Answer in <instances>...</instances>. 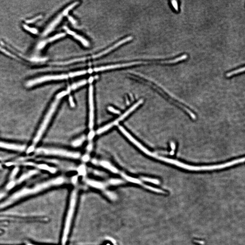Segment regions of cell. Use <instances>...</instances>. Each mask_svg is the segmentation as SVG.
Segmentation results:
<instances>
[{
	"mask_svg": "<svg viewBox=\"0 0 245 245\" xmlns=\"http://www.w3.org/2000/svg\"><path fill=\"white\" fill-rule=\"evenodd\" d=\"M64 182L65 179L63 177H58L54 179H52L45 182L39 184L31 188H23L12 195V196L7 199L6 201L1 203L0 208H5L8 206L11 205L15 202L23 197H25L29 195L36 194L52 186H58L62 184Z\"/></svg>",
	"mask_w": 245,
	"mask_h": 245,
	"instance_id": "cell-1",
	"label": "cell"
},
{
	"mask_svg": "<svg viewBox=\"0 0 245 245\" xmlns=\"http://www.w3.org/2000/svg\"><path fill=\"white\" fill-rule=\"evenodd\" d=\"M68 93V92L67 91H62L61 92L59 93L56 96V98L54 100L53 103H52V105H51L47 113L44 118V119H43V121H42V123L40 126V128H39V129L38 130L37 132V133L34 139L33 140L32 144L28 148L27 151V154L32 153L35 150V146L39 143V141L40 140L41 138L43 136L44 132H45V130H46L49 124L53 114H54L55 110H56V108H57L59 103V100L62 97L67 95Z\"/></svg>",
	"mask_w": 245,
	"mask_h": 245,
	"instance_id": "cell-2",
	"label": "cell"
},
{
	"mask_svg": "<svg viewBox=\"0 0 245 245\" xmlns=\"http://www.w3.org/2000/svg\"><path fill=\"white\" fill-rule=\"evenodd\" d=\"M77 196V190H74L72 192L71 195L69 208L67 217L65 222L64 232H63V236L62 238V245H65L68 239V236L69 230H70V226L71 224L72 220L74 215L75 208L76 206Z\"/></svg>",
	"mask_w": 245,
	"mask_h": 245,
	"instance_id": "cell-3",
	"label": "cell"
},
{
	"mask_svg": "<svg viewBox=\"0 0 245 245\" xmlns=\"http://www.w3.org/2000/svg\"><path fill=\"white\" fill-rule=\"evenodd\" d=\"M35 153L38 154L61 156L74 159L79 158L80 157V154L78 152L54 148H40L36 149Z\"/></svg>",
	"mask_w": 245,
	"mask_h": 245,
	"instance_id": "cell-4",
	"label": "cell"
},
{
	"mask_svg": "<svg viewBox=\"0 0 245 245\" xmlns=\"http://www.w3.org/2000/svg\"><path fill=\"white\" fill-rule=\"evenodd\" d=\"M143 102V99H140L139 101H138L136 103H135L134 105L131 107L128 110H127L126 112H124L123 114H122V115L119 117L118 119H117L115 120L114 121L111 122L109 124H107L106 126H104L103 127L101 128L100 129H99L97 131V134H101L104 133L106 132L108 130L112 128L113 126H116L117 124H118L119 122L122 121L126 117H127V116L129 115L130 113H131V112L134 111L135 109L137 108L138 107L141 105Z\"/></svg>",
	"mask_w": 245,
	"mask_h": 245,
	"instance_id": "cell-5",
	"label": "cell"
},
{
	"mask_svg": "<svg viewBox=\"0 0 245 245\" xmlns=\"http://www.w3.org/2000/svg\"><path fill=\"white\" fill-rule=\"evenodd\" d=\"M150 157L154 158L157 160L162 161L168 164H172L174 165H176L178 167L182 168L184 169H187L188 170L191 171H199L200 170V167L199 166H194L192 165H188L184 163H181L180 161L176 160H173L171 158H167L164 157L162 156H160L156 154L155 153H152L150 155Z\"/></svg>",
	"mask_w": 245,
	"mask_h": 245,
	"instance_id": "cell-6",
	"label": "cell"
},
{
	"mask_svg": "<svg viewBox=\"0 0 245 245\" xmlns=\"http://www.w3.org/2000/svg\"><path fill=\"white\" fill-rule=\"evenodd\" d=\"M78 4H79V2H74L71 5H69V7H67L66 9H65L64 11H63V12H61V14H59V15L56 17V18H55V19L53 21V22H52L51 23V24L49 25V27L47 28L46 30H45V31L44 32V35H47L49 33L51 32V31L54 29V28L55 27L59 22H60V21L61 20V19H62L63 17H64L65 15H67V14L68 13V12H69V11L71 10L72 9H73L74 7H75V6H76L77 5H78Z\"/></svg>",
	"mask_w": 245,
	"mask_h": 245,
	"instance_id": "cell-7",
	"label": "cell"
},
{
	"mask_svg": "<svg viewBox=\"0 0 245 245\" xmlns=\"http://www.w3.org/2000/svg\"><path fill=\"white\" fill-rule=\"evenodd\" d=\"M69 77V75H67L44 76V77L37 78V79H34V80H31V81L28 82L27 84V86L28 87H30V86L38 84V83H40L43 82L47 81H49V80L65 79L68 78Z\"/></svg>",
	"mask_w": 245,
	"mask_h": 245,
	"instance_id": "cell-8",
	"label": "cell"
},
{
	"mask_svg": "<svg viewBox=\"0 0 245 245\" xmlns=\"http://www.w3.org/2000/svg\"><path fill=\"white\" fill-rule=\"evenodd\" d=\"M89 127L90 129H92L94 125V118H95V113H94V104H93V87L90 85L89 88Z\"/></svg>",
	"mask_w": 245,
	"mask_h": 245,
	"instance_id": "cell-9",
	"label": "cell"
},
{
	"mask_svg": "<svg viewBox=\"0 0 245 245\" xmlns=\"http://www.w3.org/2000/svg\"><path fill=\"white\" fill-rule=\"evenodd\" d=\"M143 64V61L134 62H131V63L111 65H108V66H102V67L96 68L94 69L93 71L95 72L101 71H103V70L118 68H120V67L132 66V65H138V64Z\"/></svg>",
	"mask_w": 245,
	"mask_h": 245,
	"instance_id": "cell-10",
	"label": "cell"
},
{
	"mask_svg": "<svg viewBox=\"0 0 245 245\" xmlns=\"http://www.w3.org/2000/svg\"><path fill=\"white\" fill-rule=\"evenodd\" d=\"M0 148H5L7 150H11L23 151L25 150L26 146L25 145H21V144L0 142Z\"/></svg>",
	"mask_w": 245,
	"mask_h": 245,
	"instance_id": "cell-11",
	"label": "cell"
},
{
	"mask_svg": "<svg viewBox=\"0 0 245 245\" xmlns=\"http://www.w3.org/2000/svg\"><path fill=\"white\" fill-rule=\"evenodd\" d=\"M132 39V37L131 36H129V37L126 38L124 39L123 40L120 41L119 42H117L116 44H115V45L111 46V47L107 49H106L105 51H103V52H101L100 53H99V54H97L96 55H93V56L92 57V58H98V57L102 56V55H104L105 54H107V53L111 51L112 50H113L114 49L118 47V46H120V45H121L122 44H123L124 43L128 42L129 41H131Z\"/></svg>",
	"mask_w": 245,
	"mask_h": 245,
	"instance_id": "cell-12",
	"label": "cell"
},
{
	"mask_svg": "<svg viewBox=\"0 0 245 245\" xmlns=\"http://www.w3.org/2000/svg\"><path fill=\"white\" fill-rule=\"evenodd\" d=\"M64 28H65V30H66V32H67L68 34L70 35H72L74 38H75L77 40L81 42L83 44V45H85V46H88L89 45V44L88 43V41L85 39L84 38H83L82 36L78 35H77L76 33H75L74 31L69 30L66 27H65Z\"/></svg>",
	"mask_w": 245,
	"mask_h": 245,
	"instance_id": "cell-13",
	"label": "cell"
},
{
	"mask_svg": "<svg viewBox=\"0 0 245 245\" xmlns=\"http://www.w3.org/2000/svg\"><path fill=\"white\" fill-rule=\"evenodd\" d=\"M38 171L37 170H31L28 172L27 173L21 175V177L18 180V183H21L24 181L26 179L30 178V177H32L33 175H35L38 173Z\"/></svg>",
	"mask_w": 245,
	"mask_h": 245,
	"instance_id": "cell-14",
	"label": "cell"
},
{
	"mask_svg": "<svg viewBox=\"0 0 245 245\" xmlns=\"http://www.w3.org/2000/svg\"><path fill=\"white\" fill-rule=\"evenodd\" d=\"M86 182L91 187L97 188V189H103L105 187V184H103L102 182L93 180L88 179L86 181Z\"/></svg>",
	"mask_w": 245,
	"mask_h": 245,
	"instance_id": "cell-15",
	"label": "cell"
},
{
	"mask_svg": "<svg viewBox=\"0 0 245 245\" xmlns=\"http://www.w3.org/2000/svg\"><path fill=\"white\" fill-rule=\"evenodd\" d=\"M65 35V33H61V34H59L56 35H55V36H53V37H52L50 38L49 39H48V40H46L45 41H44V42H41V43H40V45H39L38 48L41 49L42 48H43L45 45V44H46V43H47V42H51V41H55V40H57L58 39H59L60 38L64 37Z\"/></svg>",
	"mask_w": 245,
	"mask_h": 245,
	"instance_id": "cell-16",
	"label": "cell"
},
{
	"mask_svg": "<svg viewBox=\"0 0 245 245\" xmlns=\"http://www.w3.org/2000/svg\"><path fill=\"white\" fill-rule=\"evenodd\" d=\"M122 175L123 177L124 178H125L127 181L132 182V183H134V184L141 185H142V186H143L145 188L146 184H143L142 182L139 179L134 178H133V177H130V176H128V175H126V174H122Z\"/></svg>",
	"mask_w": 245,
	"mask_h": 245,
	"instance_id": "cell-17",
	"label": "cell"
},
{
	"mask_svg": "<svg viewBox=\"0 0 245 245\" xmlns=\"http://www.w3.org/2000/svg\"><path fill=\"white\" fill-rule=\"evenodd\" d=\"M100 164H101V166H102L103 167L105 168L106 169H108L110 171L112 172V173H115V174L118 173V171L117 169L108 162L103 161L101 162Z\"/></svg>",
	"mask_w": 245,
	"mask_h": 245,
	"instance_id": "cell-18",
	"label": "cell"
},
{
	"mask_svg": "<svg viewBox=\"0 0 245 245\" xmlns=\"http://www.w3.org/2000/svg\"><path fill=\"white\" fill-rule=\"evenodd\" d=\"M245 70V68L244 67H242V68H240L238 69H236V70H233L232 71L226 73V77H230L233 76L234 75H237V74L241 73V72H243Z\"/></svg>",
	"mask_w": 245,
	"mask_h": 245,
	"instance_id": "cell-19",
	"label": "cell"
},
{
	"mask_svg": "<svg viewBox=\"0 0 245 245\" xmlns=\"http://www.w3.org/2000/svg\"><path fill=\"white\" fill-rule=\"evenodd\" d=\"M142 179L144 181L151 182L152 184H160V181L158 179L149 178L147 177H142Z\"/></svg>",
	"mask_w": 245,
	"mask_h": 245,
	"instance_id": "cell-20",
	"label": "cell"
},
{
	"mask_svg": "<svg viewBox=\"0 0 245 245\" xmlns=\"http://www.w3.org/2000/svg\"><path fill=\"white\" fill-rule=\"evenodd\" d=\"M88 73V71L86 70H82V71H79L71 73L69 75V77H73L75 76H79L81 75H85Z\"/></svg>",
	"mask_w": 245,
	"mask_h": 245,
	"instance_id": "cell-21",
	"label": "cell"
},
{
	"mask_svg": "<svg viewBox=\"0 0 245 245\" xmlns=\"http://www.w3.org/2000/svg\"><path fill=\"white\" fill-rule=\"evenodd\" d=\"M123 181L119 179H111L109 181V184L112 185H118L123 184Z\"/></svg>",
	"mask_w": 245,
	"mask_h": 245,
	"instance_id": "cell-22",
	"label": "cell"
},
{
	"mask_svg": "<svg viewBox=\"0 0 245 245\" xmlns=\"http://www.w3.org/2000/svg\"><path fill=\"white\" fill-rule=\"evenodd\" d=\"M85 140V138L84 137L80 138L79 139H77L76 140L74 141V142H73V145L75 147L79 146L83 143Z\"/></svg>",
	"mask_w": 245,
	"mask_h": 245,
	"instance_id": "cell-23",
	"label": "cell"
},
{
	"mask_svg": "<svg viewBox=\"0 0 245 245\" xmlns=\"http://www.w3.org/2000/svg\"><path fill=\"white\" fill-rule=\"evenodd\" d=\"M19 168L17 167L15 168L11 172V174L10 175V180H14L15 176H17L18 173L19 172Z\"/></svg>",
	"mask_w": 245,
	"mask_h": 245,
	"instance_id": "cell-24",
	"label": "cell"
},
{
	"mask_svg": "<svg viewBox=\"0 0 245 245\" xmlns=\"http://www.w3.org/2000/svg\"><path fill=\"white\" fill-rule=\"evenodd\" d=\"M86 83H87V81L86 80H83L82 81L79 82L77 84H74V85H73L71 87L69 88V89L70 90H71V89H75L79 87L80 86L86 84Z\"/></svg>",
	"mask_w": 245,
	"mask_h": 245,
	"instance_id": "cell-25",
	"label": "cell"
},
{
	"mask_svg": "<svg viewBox=\"0 0 245 245\" xmlns=\"http://www.w3.org/2000/svg\"><path fill=\"white\" fill-rule=\"evenodd\" d=\"M11 180V181L7 185V189L8 190H10L12 188H13L16 184V182L14 180Z\"/></svg>",
	"mask_w": 245,
	"mask_h": 245,
	"instance_id": "cell-26",
	"label": "cell"
},
{
	"mask_svg": "<svg viewBox=\"0 0 245 245\" xmlns=\"http://www.w3.org/2000/svg\"><path fill=\"white\" fill-rule=\"evenodd\" d=\"M23 27H24L25 30L31 32V33H33V34H37V31L35 29L31 28L29 27H28L27 25H23Z\"/></svg>",
	"mask_w": 245,
	"mask_h": 245,
	"instance_id": "cell-27",
	"label": "cell"
},
{
	"mask_svg": "<svg viewBox=\"0 0 245 245\" xmlns=\"http://www.w3.org/2000/svg\"><path fill=\"white\" fill-rule=\"evenodd\" d=\"M106 194L109 198H110V199H113V200L115 199L116 197L115 194L111 192H106Z\"/></svg>",
	"mask_w": 245,
	"mask_h": 245,
	"instance_id": "cell-28",
	"label": "cell"
},
{
	"mask_svg": "<svg viewBox=\"0 0 245 245\" xmlns=\"http://www.w3.org/2000/svg\"><path fill=\"white\" fill-rule=\"evenodd\" d=\"M79 173L80 174V175H85L86 173L85 169L84 166H82L79 168L78 170Z\"/></svg>",
	"mask_w": 245,
	"mask_h": 245,
	"instance_id": "cell-29",
	"label": "cell"
},
{
	"mask_svg": "<svg viewBox=\"0 0 245 245\" xmlns=\"http://www.w3.org/2000/svg\"><path fill=\"white\" fill-rule=\"evenodd\" d=\"M171 3L172 6H173L174 8L176 10V11H178V2L177 1H171Z\"/></svg>",
	"mask_w": 245,
	"mask_h": 245,
	"instance_id": "cell-30",
	"label": "cell"
},
{
	"mask_svg": "<svg viewBox=\"0 0 245 245\" xmlns=\"http://www.w3.org/2000/svg\"><path fill=\"white\" fill-rule=\"evenodd\" d=\"M0 51H2V52H3V53H4L5 54H7V55H9V56H11V57H15V56L14 55H12V54H11V53H10V52H9L7 51L6 50H5V49H4L2 48L1 47H0Z\"/></svg>",
	"mask_w": 245,
	"mask_h": 245,
	"instance_id": "cell-31",
	"label": "cell"
},
{
	"mask_svg": "<svg viewBox=\"0 0 245 245\" xmlns=\"http://www.w3.org/2000/svg\"><path fill=\"white\" fill-rule=\"evenodd\" d=\"M109 110L110 112H112V113H116V114H118V113H119V111H118V110H116L115 109H114V108H112L111 107H109Z\"/></svg>",
	"mask_w": 245,
	"mask_h": 245,
	"instance_id": "cell-32",
	"label": "cell"
},
{
	"mask_svg": "<svg viewBox=\"0 0 245 245\" xmlns=\"http://www.w3.org/2000/svg\"><path fill=\"white\" fill-rule=\"evenodd\" d=\"M41 17V16L40 15L39 17H36L34 19H32V20H29V21H27V22L28 23H33V22L36 21V20H37L38 19H39V18H40Z\"/></svg>",
	"mask_w": 245,
	"mask_h": 245,
	"instance_id": "cell-33",
	"label": "cell"
},
{
	"mask_svg": "<svg viewBox=\"0 0 245 245\" xmlns=\"http://www.w3.org/2000/svg\"><path fill=\"white\" fill-rule=\"evenodd\" d=\"M69 103H70V105L72 107H74L75 106V103H74V101L72 97L71 96H69Z\"/></svg>",
	"mask_w": 245,
	"mask_h": 245,
	"instance_id": "cell-34",
	"label": "cell"
},
{
	"mask_svg": "<svg viewBox=\"0 0 245 245\" xmlns=\"http://www.w3.org/2000/svg\"><path fill=\"white\" fill-rule=\"evenodd\" d=\"M89 160V155H86L84 156V157H83V160L85 162Z\"/></svg>",
	"mask_w": 245,
	"mask_h": 245,
	"instance_id": "cell-35",
	"label": "cell"
},
{
	"mask_svg": "<svg viewBox=\"0 0 245 245\" xmlns=\"http://www.w3.org/2000/svg\"><path fill=\"white\" fill-rule=\"evenodd\" d=\"M68 18L69 20V21H70V22H71L72 24H75V23H76V21H75V20H74V19H73V18L72 17H71L69 16Z\"/></svg>",
	"mask_w": 245,
	"mask_h": 245,
	"instance_id": "cell-36",
	"label": "cell"
},
{
	"mask_svg": "<svg viewBox=\"0 0 245 245\" xmlns=\"http://www.w3.org/2000/svg\"><path fill=\"white\" fill-rule=\"evenodd\" d=\"M94 135H95V133H94V132H90L89 133V139H92L93 138V136H94Z\"/></svg>",
	"mask_w": 245,
	"mask_h": 245,
	"instance_id": "cell-37",
	"label": "cell"
},
{
	"mask_svg": "<svg viewBox=\"0 0 245 245\" xmlns=\"http://www.w3.org/2000/svg\"><path fill=\"white\" fill-rule=\"evenodd\" d=\"M77 177H76V176H75V177H73L72 179V182H73L74 184H75V183L77 182Z\"/></svg>",
	"mask_w": 245,
	"mask_h": 245,
	"instance_id": "cell-38",
	"label": "cell"
},
{
	"mask_svg": "<svg viewBox=\"0 0 245 245\" xmlns=\"http://www.w3.org/2000/svg\"><path fill=\"white\" fill-rule=\"evenodd\" d=\"M93 81V78L92 77H91L89 79V83L92 82Z\"/></svg>",
	"mask_w": 245,
	"mask_h": 245,
	"instance_id": "cell-39",
	"label": "cell"
},
{
	"mask_svg": "<svg viewBox=\"0 0 245 245\" xmlns=\"http://www.w3.org/2000/svg\"><path fill=\"white\" fill-rule=\"evenodd\" d=\"M4 194H0V199H1V198H3V197L4 196Z\"/></svg>",
	"mask_w": 245,
	"mask_h": 245,
	"instance_id": "cell-40",
	"label": "cell"
},
{
	"mask_svg": "<svg viewBox=\"0 0 245 245\" xmlns=\"http://www.w3.org/2000/svg\"><path fill=\"white\" fill-rule=\"evenodd\" d=\"M27 245H33V244H28Z\"/></svg>",
	"mask_w": 245,
	"mask_h": 245,
	"instance_id": "cell-41",
	"label": "cell"
},
{
	"mask_svg": "<svg viewBox=\"0 0 245 245\" xmlns=\"http://www.w3.org/2000/svg\"><path fill=\"white\" fill-rule=\"evenodd\" d=\"M0 168H1V164H0Z\"/></svg>",
	"mask_w": 245,
	"mask_h": 245,
	"instance_id": "cell-42",
	"label": "cell"
},
{
	"mask_svg": "<svg viewBox=\"0 0 245 245\" xmlns=\"http://www.w3.org/2000/svg\"><path fill=\"white\" fill-rule=\"evenodd\" d=\"M1 231H0V233H1Z\"/></svg>",
	"mask_w": 245,
	"mask_h": 245,
	"instance_id": "cell-43",
	"label": "cell"
}]
</instances>
